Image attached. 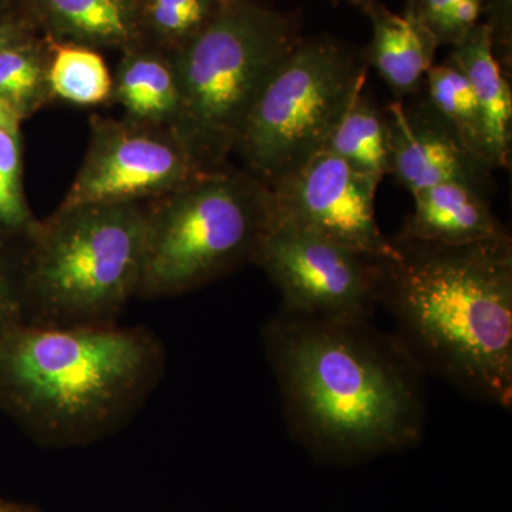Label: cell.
<instances>
[{
	"mask_svg": "<svg viewBox=\"0 0 512 512\" xmlns=\"http://www.w3.org/2000/svg\"><path fill=\"white\" fill-rule=\"evenodd\" d=\"M264 343L292 433L316 456L349 463L419 441L423 370L399 339L282 308Z\"/></svg>",
	"mask_w": 512,
	"mask_h": 512,
	"instance_id": "1",
	"label": "cell"
},
{
	"mask_svg": "<svg viewBox=\"0 0 512 512\" xmlns=\"http://www.w3.org/2000/svg\"><path fill=\"white\" fill-rule=\"evenodd\" d=\"M383 258L380 301L400 343L474 399L512 404V239L441 245L399 237Z\"/></svg>",
	"mask_w": 512,
	"mask_h": 512,
	"instance_id": "2",
	"label": "cell"
},
{
	"mask_svg": "<svg viewBox=\"0 0 512 512\" xmlns=\"http://www.w3.org/2000/svg\"><path fill=\"white\" fill-rule=\"evenodd\" d=\"M164 369L160 340L117 325L0 333V404L47 446H80L126 423Z\"/></svg>",
	"mask_w": 512,
	"mask_h": 512,
	"instance_id": "3",
	"label": "cell"
},
{
	"mask_svg": "<svg viewBox=\"0 0 512 512\" xmlns=\"http://www.w3.org/2000/svg\"><path fill=\"white\" fill-rule=\"evenodd\" d=\"M148 202L84 205L37 221L25 238L23 320L47 328L116 325L137 298Z\"/></svg>",
	"mask_w": 512,
	"mask_h": 512,
	"instance_id": "4",
	"label": "cell"
},
{
	"mask_svg": "<svg viewBox=\"0 0 512 512\" xmlns=\"http://www.w3.org/2000/svg\"><path fill=\"white\" fill-rule=\"evenodd\" d=\"M299 43L278 10L255 0H222L210 25L170 53L181 89L173 130L205 170L228 168L259 93Z\"/></svg>",
	"mask_w": 512,
	"mask_h": 512,
	"instance_id": "5",
	"label": "cell"
},
{
	"mask_svg": "<svg viewBox=\"0 0 512 512\" xmlns=\"http://www.w3.org/2000/svg\"><path fill=\"white\" fill-rule=\"evenodd\" d=\"M271 217L268 185L229 167L148 202L137 298L183 295L252 262Z\"/></svg>",
	"mask_w": 512,
	"mask_h": 512,
	"instance_id": "6",
	"label": "cell"
},
{
	"mask_svg": "<svg viewBox=\"0 0 512 512\" xmlns=\"http://www.w3.org/2000/svg\"><path fill=\"white\" fill-rule=\"evenodd\" d=\"M365 56L329 39L301 42L269 77L249 111L234 153L271 187L325 148L333 128L365 89Z\"/></svg>",
	"mask_w": 512,
	"mask_h": 512,
	"instance_id": "7",
	"label": "cell"
},
{
	"mask_svg": "<svg viewBox=\"0 0 512 512\" xmlns=\"http://www.w3.org/2000/svg\"><path fill=\"white\" fill-rule=\"evenodd\" d=\"M382 262L272 217L252 258L281 291L284 309L346 322L372 318Z\"/></svg>",
	"mask_w": 512,
	"mask_h": 512,
	"instance_id": "8",
	"label": "cell"
},
{
	"mask_svg": "<svg viewBox=\"0 0 512 512\" xmlns=\"http://www.w3.org/2000/svg\"><path fill=\"white\" fill-rule=\"evenodd\" d=\"M211 173L173 128L92 116L86 156L57 208L150 202Z\"/></svg>",
	"mask_w": 512,
	"mask_h": 512,
	"instance_id": "9",
	"label": "cell"
},
{
	"mask_svg": "<svg viewBox=\"0 0 512 512\" xmlns=\"http://www.w3.org/2000/svg\"><path fill=\"white\" fill-rule=\"evenodd\" d=\"M379 185L322 150L269 187L272 220L362 254L392 258L396 249L376 221Z\"/></svg>",
	"mask_w": 512,
	"mask_h": 512,
	"instance_id": "10",
	"label": "cell"
},
{
	"mask_svg": "<svg viewBox=\"0 0 512 512\" xmlns=\"http://www.w3.org/2000/svg\"><path fill=\"white\" fill-rule=\"evenodd\" d=\"M384 113L392 151L390 174L410 194L450 181L470 185L485 195L493 191V165L471 153L426 100L412 106L394 101Z\"/></svg>",
	"mask_w": 512,
	"mask_h": 512,
	"instance_id": "11",
	"label": "cell"
},
{
	"mask_svg": "<svg viewBox=\"0 0 512 512\" xmlns=\"http://www.w3.org/2000/svg\"><path fill=\"white\" fill-rule=\"evenodd\" d=\"M414 208L399 237L441 245L503 241L510 232L491 210L488 195L463 183H441L414 192Z\"/></svg>",
	"mask_w": 512,
	"mask_h": 512,
	"instance_id": "12",
	"label": "cell"
},
{
	"mask_svg": "<svg viewBox=\"0 0 512 512\" xmlns=\"http://www.w3.org/2000/svg\"><path fill=\"white\" fill-rule=\"evenodd\" d=\"M37 28L57 42L121 52L146 46L138 0H28Z\"/></svg>",
	"mask_w": 512,
	"mask_h": 512,
	"instance_id": "13",
	"label": "cell"
},
{
	"mask_svg": "<svg viewBox=\"0 0 512 512\" xmlns=\"http://www.w3.org/2000/svg\"><path fill=\"white\" fill-rule=\"evenodd\" d=\"M373 37L365 59L397 97L419 93L427 73L434 66L437 40L421 22L410 0L406 12L396 15L382 3L365 2Z\"/></svg>",
	"mask_w": 512,
	"mask_h": 512,
	"instance_id": "14",
	"label": "cell"
},
{
	"mask_svg": "<svg viewBox=\"0 0 512 512\" xmlns=\"http://www.w3.org/2000/svg\"><path fill=\"white\" fill-rule=\"evenodd\" d=\"M450 59L467 77L483 120L488 153L494 167L510 168L512 151V92L510 80L494 52L493 30L478 23Z\"/></svg>",
	"mask_w": 512,
	"mask_h": 512,
	"instance_id": "15",
	"label": "cell"
},
{
	"mask_svg": "<svg viewBox=\"0 0 512 512\" xmlns=\"http://www.w3.org/2000/svg\"><path fill=\"white\" fill-rule=\"evenodd\" d=\"M124 117L137 123L174 128L181 110V89L173 56L156 47L123 52L113 77V100Z\"/></svg>",
	"mask_w": 512,
	"mask_h": 512,
	"instance_id": "16",
	"label": "cell"
},
{
	"mask_svg": "<svg viewBox=\"0 0 512 512\" xmlns=\"http://www.w3.org/2000/svg\"><path fill=\"white\" fill-rule=\"evenodd\" d=\"M323 150L342 158L357 173L380 185L392 171L386 113L369 94L360 93L340 117Z\"/></svg>",
	"mask_w": 512,
	"mask_h": 512,
	"instance_id": "17",
	"label": "cell"
},
{
	"mask_svg": "<svg viewBox=\"0 0 512 512\" xmlns=\"http://www.w3.org/2000/svg\"><path fill=\"white\" fill-rule=\"evenodd\" d=\"M49 39V79L53 100L96 107L113 100V76L96 49Z\"/></svg>",
	"mask_w": 512,
	"mask_h": 512,
	"instance_id": "18",
	"label": "cell"
},
{
	"mask_svg": "<svg viewBox=\"0 0 512 512\" xmlns=\"http://www.w3.org/2000/svg\"><path fill=\"white\" fill-rule=\"evenodd\" d=\"M427 87V104L446 127L453 131L476 156L493 165L485 140L483 120L473 89L467 77L448 57L441 64H434L424 80ZM495 168V167H494ZM497 170V168H495Z\"/></svg>",
	"mask_w": 512,
	"mask_h": 512,
	"instance_id": "19",
	"label": "cell"
},
{
	"mask_svg": "<svg viewBox=\"0 0 512 512\" xmlns=\"http://www.w3.org/2000/svg\"><path fill=\"white\" fill-rule=\"evenodd\" d=\"M49 39L33 36L0 49V99L28 119L53 101L49 79Z\"/></svg>",
	"mask_w": 512,
	"mask_h": 512,
	"instance_id": "20",
	"label": "cell"
},
{
	"mask_svg": "<svg viewBox=\"0 0 512 512\" xmlns=\"http://www.w3.org/2000/svg\"><path fill=\"white\" fill-rule=\"evenodd\" d=\"M222 0H138L146 46L175 53L200 35Z\"/></svg>",
	"mask_w": 512,
	"mask_h": 512,
	"instance_id": "21",
	"label": "cell"
},
{
	"mask_svg": "<svg viewBox=\"0 0 512 512\" xmlns=\"http://www.w3.org/2000/svg\"><path fill=\"white\" fill-rule=\"evenodd\" d=\"M487 3L488 0H461L448 10L443 18L429 28L437 45L456 47L463 43L478 25Z\"/></svg>",
	"mask_w": 512,
	"mask_h": 512,
	"instance_id": "22",
	"label": "cell"
},
{
	"mask_svg": "<svg viewBox=\"0 0 512 512\" xmlns=\"http://www.w3.org/2000/svg\"><path fill=\"white\" fill-rule=\"evenodd\" d=\"M36 224L23 188L10 183L0 171V237L19 235L25 239Z\"/></svg>",
	"mask_w": 512,
	"mask_h": 512,
	"instance_id": "23",
	"label": "cell"
},
{
	"mask_svg": "<svg viewBox=\"0 0 512 512\" xmlns=\"http://www.w3.org/2000/svg\"><path fill=\"white\" fill-rule=\"evenodd\" d=\"M22 320V262L10 261L0 247V333Z\"/></svg>",
	"mask_w": 512,
	"mask_h": 512,
	"instance_id": "24",
	"label": "cell"
},
{
	"mask_svg": "<svg viewBox=\"0 0 512 512\" xmlns=\"http://www.w3.org/2000/svg\"><path fill=\"white\" fill-rule=\"evenodd\" d=\"M37 26L30 16L0 15V49L36 36Z\"/></svg>",
	"mask_w": 512,
	"mask_h": 512,
	"instance_id": "25",
	"label": "cell"
},
{
	"mask_svg": "<svg viewBox=\"0 0 512 512\" xmlns=\"http://www.w3.org/2000/svg\"><path fill=\"white\" fill-rule=\"evenodd\" d=\"M458 2L461 0H413L417 15L427 29L443 18Z\"/></svg>",
	"mask_w": 512,
	"mask_h": 512,
	"instance_id": "26",
	"label": "cell"
},
{
	"mask_svg": "<svg viewBox=\"0 0 512 512\" xmlns=\"http://www.w3.org/2000/svg\"><path fill=\"white\" fill-rule=\"evenodd\" d=\"M23 116L8 101L0 99V130L6 133L20 134Z\"/></svg>",
	"mask_w": 512,
	"mask_h": 512,
	"instance_id": "27",
	"label": "cell"
},
{
	"mask_svg": "<svg viewBox=\"0 0 512 512\" xmlns=\"http://www.w3.org/2000/svg\"><path fill=\"white\" fill-rule=\"evenodd\" d=\"M0 512H37V510L29 507V505L8 503V501L0 500Z\"/></svg>",
	"mask_w": 512,
	"mask_h": 512,
	"instance_id": "28",
	"label": "cell"
},
{
	"mask_svg": "<svg viewBox=\"0 0 512 512\" xmlns=\"http://www.w3.org/2000/svg\"><path fill=\"white\" fill-rule=\"evenodd\" d=\"M346 2H350V3H353V5H357V6H365V2L366 0H346Z\"/></svg>",
	"mask_w": 512,
	"mask_h": 512,
	"instance_id": "29",
	"label": "cell"
},
{
	"mask_svg": "<svg viewBox=\"0 0 512 512\" xmlns=\"http://www.w3.org/2000/svg\"><path fill=\"white\" fill-rule=\"evenodd\" d=\"M6 0H0V15H3L5 12Z\"/></svg>",
	"mask_w": 512,
	"mask_h": 512,
	"instance_id": "30",
	"label": "cell"
}]
</instances>
